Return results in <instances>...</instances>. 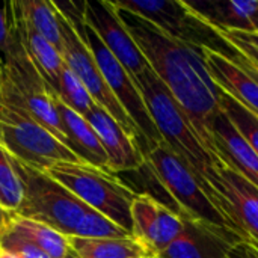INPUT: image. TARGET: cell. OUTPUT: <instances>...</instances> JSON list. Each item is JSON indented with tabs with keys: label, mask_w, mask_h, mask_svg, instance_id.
Masks as SVG:
<instances>
[{
	"label": "cell",
	"mask_w": 258,
	"mask_h": 258,
	"mask_svg": "<svg viewBox=\"0 0 258 258\" xmlns=\"http://www.w3.org/2000/svg\"><path fill=\"white\" fill-rule=\"evenodd\" d=\"M12 30H14L12 2H0V59L6 51Z\"/></svg>",
	"instance_id": "obj_28"
},
{
	"label": "cell",
	"mask_w": 258,
	"mask_h": 258,
	"mask_svg": "<svg viewBox=\"0 0 258 258\" xmlns=\"http://www.w3.org/2000/svg\"><path fill=\"white\" fill-rule=\"evenodd\" d=\"M0 249L17 258H48L39 248H36L33 243L9 228H6L5 233L0 236Z\"/></svg>",
	"instance_id": "obj_27"
},
{
	"label": "cell",
	"mask_w": 258,
	"mask_h": 258,
	"mask_svg": "<svg viewBox=\"0 0 258 258\" xmlns=\"http://www.w3.org/2000/svg\"><path fill=\"white\" fill-rule=\"evenodd\" d=\"M12 9L15 17V26L21 38L24 51L27 53L35 68L39 71L45 83L50 86V89H54L57 83L59 71L63 65L60 53L53 44H50L41 33H38L27 23V20L23 17V14L18 9L17 2H12Z\"/></svg>",
	"instance_id": "obj_20"
},
{
	"label": "cell",
	"mask_w": 258,
	"mask_h": 258,
	"mask_svg": "<svg viewBox=\"0 0 258 258\" xmlns=\"http://www.w3.org/2000/svg\"><path fill=\"white\" fill-rule=\"evenodd\" d=\"M0 98L20 104L36 122L67 145V138L56 113L50 88L24 51L15 26V17L9 44L2 56Z\"/></svg>",
	"instance_id": "obj_7"
},
{
	"label": "cell",
	"mask_w": 258,
	"mask_h": 258,
	"mask_svg": "<svg viewBox=\"0 0 258 258\" xmlns=\"http://www.w3.org/2000/svg\"><path fill=\"white\" fill-rule=\"evenodd\" d=\"M45 174L132 236V206L136 194L118 175L83 162H59Z\"/></svg>",
	"instance_id": "obj_6"
},
{
	"label": "cell",
	"mask_w": 258,
	"mask_h": 258,
	"mask_svg": "<svg viewBox=\"0 0 258 258\" xmlns=\"http://www.w3.org/2000/svg\"><path fill=\"white\" fill-rule=\"evenodd\" d=\"M0 148L12 159L42 172L59 162H82L20 104L3 98H0Z\"/></svg>",
	"instance_id": "obj_9"
},
{
	"label": "cell",
	"mask_w": 258,
	"mask_h": 258,
	"mask_svg": "<svg viewBox=\"0 0 258 258\" xmlns=\"http://www.w3.org/2000/svg\"><path fill=\"white\" fill-rule=\"evenodd\" d=\"M70 249L79 258H139L150 255L135 239H82L70 237ZM153 257V255H151Z\"/></svg>",
	"instance_id": "obj_21"
},
{
	"label": "cell",
	"mask_w": 258,
	"mask_h": 258,
	"mask_svg": "<svg viewBox=\"0 0 258 258\" xmlns=\"http://www.w3.org/2000/svg\"><path fill=\"white\" fill-rule=\"evenodd\" d=\"M212 187L227 200L234 219L248 242L258 246V189L230 168H221L210 180Z\"/></svg>",
	"instance_id": "obj_16"
},
{
	"label": "cell",
	"mask_w": 258,
	"mask_h": 258,
	"mask_svg": "<svg viewBox=\"0 0 258 258\" xmlns=\"http://www.w3.org/2000/svg\"><path fill=\"white\" fill-rule=\"evenodd\" d=\"M181 233L154 258H227L242 240L239 234L186 215H180Z\"/></svg>",
	"instance_id": "obj_13"
},
{
	"label": "cell",
	"mask_w": 258,
	"mask_h": 258,
	"mask_svg": "<svg viewBox=\"0 0 258 258\" xmlns=\"http://www.w3.org/2000/svg\"><path fill=\"white\" fill-rule=\"evenodd\" d=\"M133 82L138 86L147 110L163 142L192 171V174L204 187L206 194L212 198L216 207L237 225L227 200L222 198L210 184V180L224 166H219L209 154V151L203 147L186 113L175 101L169 89L156 76L151 67L142 71L139 76L133 77Z\"/></svg>",
	"instance_id": "obj_3"
},
{
	"label": "cell",
	"mask_w": 258,
	"mask_h": 258,
	"mask_svg": "<svg viewBox=\"0 0 258 258\" xmlns=\"http://www.w3.org/2000/svg\"><path fill=\"white\" fill-rule=\"evenodd\" d=\"M209 132L213 138L221 163L258 189V156L230 118L221 109L210 121Z\"/></svg>",
	"instance_id": "obj_15"
},
{
	"label": "cell",
	"mask_w": 258,
	"mask_h": 258,
	"mask_svg": "<svg viewBox=\"0 0 258 258\" xmlns=\"http://www.w3.org/2000/svg\"><path fill=\"white\" fill-rule=\"evenodd\" d=\"M252 77H254L255 80H258V73H257V71H254V74H252Z\"/></svg>",
	"instance_id": "obj_35"
},
{
	"label": "cell",
	"mask_w": 258,
	"mask_h": 258,
	"mask_svg": "<svg viewBox=\"0 0 258 258\" xmlns=\"http://www.w3.org/2000/svg\"><path fill=\"white\" fill-rule=\"evenodd\" d=\"M12 163L23 184V201L15 213L17 216L45 224L67 239L132 237L45 172L15 159H12Z\"/></svg>",
	"instance_id": "obj_2"
},
{
	"label": "cell",
	"mask_w": 258,
	"mask_h": 258,
	"mask_svg": "<svg viewBox=\"0 0 258 258\" xmlns=\"http://www.w3.org/2000/svg\"><path fill=\"white\" fill-rule=\"evenodd\" d=\"M225 36V35H224ZM227 39H230L246 57H248V60L251 62V65L254 67V70L258 73V48L257 47H254V45H251V44H246V42H243V41H239V39H236V38H231V36H225Z\"/></svg>",
	"instance_id": "obj_30"
},
{
	"label": "cell",
	"mask_w": 258,
	"mask_h": 258,
	"mask_svg": "<svg viewBox=\"0 0 258 258\" xmlns=\"http://www.w3.org/2000/svg\"><path fill=\"white\" fill-rule=\"evenodd\" d=\"M221 109L258 156V115L246 109L224 91L221 92Z\"/></svg>",
	"instance_id": "obj_25"
},
{
	"label": "cell",
	"mask_w": 258,
	"mask_h": 258,
	"mask_svg": "<svg viewBox=\"0 0 258 258\" xmlns=\"http://www.w3.org/2000/svg\"><path fill=\"white\" fill-rule=\"evenodd\" d=\"M132 221V236L153 257L166 249L183 230L180 215L150 195H136Z\"/></svg>",
	"instance_id": "obj_12"
},
{
	"label": "cell",
	"mask_w": 258,
	"mask_h": 258,
	"mask_svg": "<svg viewBox=\"0 0 258 258\" xmlns=\"http://www.w3.org/2000/svg\"><path fill=\"white\" fill-rule=\"evenodd\" d=\"M23 201V184L14 168L11 156L0 148V204L11 213H17Z\"/></svg>",
	"instance_id": "obj_26"
},
{
	"label": "cell",
	"mask_w": 258,
	"mask_h": 258,
	"mask_svg": "<svg viewBox=\"0 0 258 258\" xmlns=\"http://www.w3.org/2000/svg\"><path fill=\"white\" fill-rule=\"evenodd\" d=\"M139 258H154V257H151V255H145V257H139Z\"/></svg>",
	"instance_id": "obj_36"
},
{
	"label": "cell",
	"mask_w": 258,
	"mask_h": 258,
	"mask_svg": "<svg viewBox=\"0 0 258 258\" xmlns=\"http://www.w3.org/2000/svg\"><path fill=\"white\" fill-rule=\"evenodd\" d=\"M203 56L218 88L258 115V80L219 53L204 48Z\"/></svg>",
	"instance_id": "obj_19"
},
{
	"label": "cell",
	"mask_w": 258,
	"mask_h": 258,
	"mask_svg": "<svg viewBox=\"0 0 258 258\" xmlns=\"http://www.w3.org/2000/svg\"><path fill=\"white\" fill-rule=\"evenodd\" d=\"M8 228L33 243L48 258H68L71 254L68 239L45 224L14 215Z\"/></svg>",
	"instance_id": "obj_22"
},
{
	"label": "cell",
	"mask_w": 258,
	"mask_h": 258,
	"mask_svg": "<svg viewBox=\"0 0 258 258\" xmlns=\"http://www.w3.org/2000/svg\"><path fill=\"white\" fill-rule=\"evenodd\" d=\"M227 258H258V246L252 242H239L227 255Z\"/></svg>",
	"instance_id": "obj_29"
},
{
	"label": "cell",
	"mask_w": 258,
	"mask_h": 258,
	"mask_svg": "<svg viewBox=\"0 0 258 258\" xmlns=\"http://www.w3.org/2000/svg\"><path fill=\"white\" fill-rule=\"evenodd\" d=\"M0 68H2V59H0Z\"/></svg>",
	"instance_id": "obj_37"
},
{
	"label": "cell",
	"mask_w": 258,
	"mask_h": 258,
	"mask_svg": "<svg viewBox=\"0 0 258 258\" xmlns=\"http://www.w3.org/2000/svg\"><path fill=\"white\" fill-rule=\"evenodd\" d=\"M0 258H17L15 255H12V254H9V252H6V251H3V249H0Z\"/></svg>",
	"instance_id": "obj_33"
},
{
	"label": "cell",
	"mask_w": 258,
	"mask_h": 258,
	"mask_svg": "<svg viewBox=\"0 0 258 258\" xmlns=\"http://www.w3.org/2000/svg\"><path fill=\"white\" fill-rule=\"evenodd\" d=\"M144 157L165 192L177 206L178 215H186L194 219L227 228L248 240L243 231L216 207L192 171L165 142L151 148Z\"/></svg>",
	"instance_id": "obj_8"
},
{
	"label": "cell",
	"mask_w": 258,
	"mask_h": 258,
	"mask_svg": "<svg viewBox=\"0 0 258 258\" xmlns=\"http://www.w3.org/2000/svg\"><path fill=\"white\" fill-rule=\"evenodd\" d=\"M12 218H14V213L8 212L2 204H0V236L5 233V230L9 227V224L12 222Z\"/></svg>",
	"instance_id": "obj_32"
},
{
	"label": "cell",
	"mask_w": 258,
	"mask_h": 258,
	"mask_svg": "<svg viewBox=\"0 0 258 258\" xmlns=\"http://www.w3.org/2000/svg\"><path fill=\"white\" fill-rule=\"evenodd\" d=\"M115 9L151 70L186 113L203 147L219 166H224L209 132L212 118L221 110L222 91L210 77L203 51L168 36L150 21L128 11Z\"/></svg>",
	"instance_id": "obj_1"
},
{
	"label": "cell",
	"mask_w": 258,
	"mask_h": 258,
	"mask_svg": "<svg viewBox=\"0 0 258 258\" xmlns=\"http://www.w3.org/2000/svg\"><path fill=\"white\" fill-rule=\"evenodd\" d=\"M83 17L132 79L150 68L110 0H83Z\"/></svg>",
	"instance_id": "obj_11"
},
{
	"label": "cell",
	"mask_w": 258,
	"mask_h": 258,
	"mask_svg": "<svg viewBox=\"0 0 258 258\" xmlns=\"http://www.w3.org/2000/svg\"><path fill=\"white\" fill-rule=\"evenodd\" d=\"M85 119L91 124L101 142L107 156L109 172L115 175L132 172L145 163V157L135 138H132L121 124L98 104L85 115Z\"/></svg>",
	"instance_id": "obj_14"
},
{
	"label": "cell",
	"mask_w": 258,
	"mask_h": 258,
	"mask_svg": "<svg viewBox=\"0 0 258 258\" xmlns=\"http://www.w3.org/2000/svg\"><path fill=\"white\" fill-rule=\"evenodd\" d=\"M17 6L27 23L41 33L50 44H53L57 51L62 50V38L57 20V11L51 0H20Z\"/></svg>",
	"instance_id": "obj_23"
},
{
	"label": "cell",
	"mask_w": 258,
	"mask_h": 258,
	"mask_svg": "<svg viewBox=\"0 0 258 258\" xmlns=\"http://www.w3.org/2000/svg\"><path fill=\"white\" fill-rule=\"evenodd\" d=\"M222 35L236 38L239 41H243L258 48V32H222Z\"/></svg>",
	"instance_id": "obj_31"
},
{
	"label": "cell",
	"mask_w": 258,
	"mask_h": 258,
	"mask_svg": "<svg viewBox=\"0 0 258 258\" xmlns=\"http://www.w3.org/2000/svg\"><path fill=\"white\" fill-rule=\"evenodd\" d=\"M186 5L222 32H258V0H195Z\"/></svg>",
	"instance_id": "obj_18"
},
{
	"label": "cell",
	"mask_w": 258,
	"mask_h": 258,
	"mask_svg": "<svg viewBox=\"0 0 258 258\" xmlns=\"http://www.w3.org/2000/svg\"><path fill=\"white\" fill-rule=\"evenodd\" d=\"M50 95H51L56 113L59 116V121L62 124L65 138H67V147L83 163L109 171L107 156L101 147V142L97 133L91 127V124L85 119V116L67 107L51 89H50Z\"/></svg>",
	"instance_id": "obj_17"
},
{
	"label": "cell",
	"mask_w": 258,
	"mask_h": 258,
	"mask_svg": "<svg viewBox=\"0 0 258 258\" xmlns=\"http://www.w3.org/2000/svg\"><path fill=\"white\" fill-rule=\"evenodd\" d=\"M68 258H79V257H77V255H76V254H74V252L71 251V254L68 255Z\"/></svg>",
	"instance_id": "obj_34"
},
{
	"label": "cell",
	"mask_w": 258,
	"mask_h": 258,
	"mask_svg": "<svg viewBox=\"0 0 258 258\" xmlns=\"http://www.w3.org/2000/svg\"><path fill=\"white\" fill-rule=\"evenodd\" d=\"M53 3L54 8L67 18V21L76 29V32L83 38V41L89 47L103 79L106 80L115 98L119 101L122 109L127 112V115L139 130L145 145L144 150V156H145V153H148L151 148L162 144L163 139L159 135L132 76L118 62V59L106 48V45L100 41L97 33L85 21L83 2H60V3L53 2Z\"/></svg>",
	"instance_id": "obj_5"
},
{
	"label": "cell",
	"mask_w": 258,
	"mask_h": 258,
	"mask_svg": "<svg viewBox=\"0 0 258 258\" xmlns=\"http://www.w3.org/2000/svg\"><path fill=\"white\" fill-rule=\"evenodd\" d=\"M57 98L71 110H74L76 113L85 116L88 112H91L97 103L92 100V97L89 95L88 89L82 85V82L70 71V68L63 63L59 76H57V83L56 88L51 89Z\"/></svg>",
	"instance_id": "obj_24"
},
{
	"label": "cell",
	"mask_w": 258,
	"mask_h": 258,
	"mask_svg": "<svg viewBox=\"0 0 258 258\" xmlns=\"http://www.w3.org/2000/svg\"><path fill=\"white\" fill-rule=\"evenodd\" d=\"M57 20H59L60 38H62L60 56H62L63 63L88 89L92 100L101 109H104L110 116H113L132 138H135V141L138 142V145L144 154L145 145H144V139H142L139 130L136 128V125L133 124V121L127 115V112L122 109V106L119 104V101L115 98L113 92L107 86L89 47L86 45L83 38L76 32V29L67 21V18L59 11H57Z\"/></svg>",
	"instance_id": "obj_10"
},
{
	"label": "cell",
	"mask_w": 258,
	"mask_h": 258,
	"mask_svg": "<svg viewBox=\"0 0 258 258\" xmlns=\"http://www.w3.org/2000/svg\"><path fill=\"white\" fill-rule=\"evenodd\" d=\"M118 9L128 11L160 29L168 36L203 51L204 48L222 54L248 74L254 67L248 57L219 30L198 17L183 0H110Z\"/></svg>",
	"instance_id": "obj_4"
}]
</instances>
